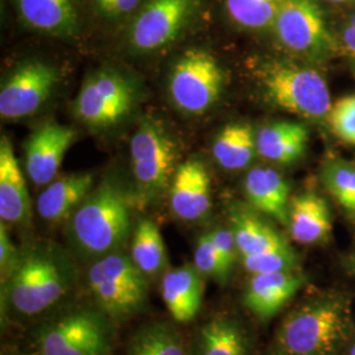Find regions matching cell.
Instances as JSON below:
<instances>
[{
  "label": "cell",
  "instance_id": "10",
  "mask_svg": "<svg viewBox=\"0 0 355 355\" xmlns=\"http://www.w3.org/2000/svg\"><path fill=\"white\" fill-rule=\"evenodd\" d=\"M198 0H145L129 31L135 51H158L171 44L187 26Z\"/></svg>",
  "mask_w": 355,
  "mask_h": 355
},
{
  "label": "cell",
  "instance_id": "23",
  "mask_svg": "<svg viewBox=\"0 0 355 355\" xmlns=\"http://www.w3.org/2000/svg\"><path fill=\"white\" fill-rule=\"evenodd\" d=\"M232 232L241 257L265 253L288 245L279 233L263 220L242 209H237L232 215Z\"/></svg>",
  "mask_w": 355,
  "mask_h": 355
},
{
  "label": "cell",
  "instance_id": "3",
  "mask_svg": "<svg viewBox=\"0 0 355 355\" xmlns=\"http://www.w3.org/2000/svg\"><path fill=\"white\" fill-rule=\"evenodd\" d=\"M259 78L267 99L277 107L309 120H327L331 107L329 87L315 69L274 61L262 67Z\"/></svg>",
  "mask_w": 355,
  "mask_h": 355
},
{
  "label": "cell",
  "instance_id": "29",
  "mask_svg": "<svg viewBox=\"0 0 355 355\" xmlns=\"http://www.w3.org/2000/svg\"><path fill=\"white\" fill-rule=\"evenodd\" d=\"M322 180L330 195L343 208L355 212V165L346 161H330L322 173Z\"/></svg>",
  "mask_w": 355,
  "mask_h": 355
},
{
  "label": "cell",
  "instance_id": "13",
  "mask_svg": "<svg viewBox=\"0 0 355 355\" xmlns=\"http://www.w3.org/2000/svg\"><path fill=\"white\" fill-rule=\"evenodd\" d=\"M76 139L73 128L57 123L42 125L31 136L26 142V173L35 184L44 186L54 180Z\"/></svg>",
  "mask_w": 355,
  "mask_h": 355
},
{
  "label": "cell",
  "instance_id": "15",
  "mask_svg": "<svg viewBox=\"0 0 355 355\" xmlns=\"http://www.w3.org/2000/svg\"><path fill=\"white\" fill-rule=\"evenodd\" d=\"M304 282V277L295 270L254 274L243 293V304L257 318L268 320L290 303Z\"/></svg>",
  "mask_w": 355,
  "mask_h": 355
},
{
  "label": "cell",
  "instance_id": "40",
  "mask_svg": "<svg viewBox=\"0 0 355 355\" xmlns=\"http://www.w3.org/2000/svg\"><path fill=\"white\" fill-rule=\"evenodd\" d=\"M95 1H96V4H98V6H99V4H102L103 1H104V0H95Z\"/></svg>",
  "mask_w": 355,
  "mask_h": 355
},
{
  "label": "cell",
  "instance_id": "27",
  "mask_svg": "<svg viewBox=\"0 0 355 355\" xmlns=\"http://www.w3.org/2000/svg\"><path fill=\"white\" fill-rule=\"evenodd\" d=\"M128 355H190L177 330L167 324H152L136 333Z\"/></svg>",
  "mask_w": 355,
  "mask_h": 355
},
{
  "label": "cell",
  "instance_id": "4",
  "mask_svg": "<svg viewBox=\"0 0 355 355\" xmlns=\"http://www.w3.org/2000/svg\"><path fill=\"white\" fill-rule=\"evenodd\" d=\"M71 279L58 261L33 254L19 261L6 282L8 303L24 316H36L58 303L69 291Z\"/></svg>",
  "mask_w": 355,
  "mask_h": 355
},
{
  "label": "cell",
  "instance_id": "34",
  "mask_svg": "<svg viewBox=\"0 0 355 355\" xmlns=\"http://www.w3.org/2000/svg\"><path fill=\"white\" fill-rule=\"evenodd\" d=\"M19 263V259L16 257V250L13 248L12 242L10 240L8 232L1 223L0 225V267H1V279L6 275V279L3 280V284L11 278L15 268Z\"/></svg>",
  "mask_w": 355,
  "mask_h": 355
},
{
  "label": "cell",
  "instance_id": "26",
  "mask_svg": "<svg viewBox=\"0 0 355 355\" xmlns=\"http://www.w3.org/2000/svg\"><path fill=\"white\" fill-rule=\"evenodd\" d=\"M199 355H246L248 343L241 327L232 318H215L200 331Z\"/></svg>",
  "mask_w": 355,
  "mask_h": 355
},
{
  "label": "cell",
  "instance_id": "11",
  "mask_svg": "<svg viewBox=\"0 0 355 355\" xmlns=\"http://www.w3.org/2000/svg\"><path fill=\"white\" fill-rule=\"evenodd\" d=\"M133 91L121 76L101 71L83 83L74 104L76 116L94 127L112 125L133 107Z\"/></svg>",
  "mask_w": 355,
  "mask_h": 355
},
{
  "label": "cell",
  "instance_id": "41",
  "mask_svg": "<svg viewBox=\"0 0 355 355\" xmlns=\"http://www.w3.org/2000/svg\"><path fill=\"white\" fill-rule=\"evenodd\" d=\"M354 215H355V212H354Z\"/></svg>",
  "mask_w": 355,
  "mask_h": 355
},
{
  "label": "cell",
  "instance_id": "36",
  "mask_svg": "<svg viewBox=\"0 0 355 355\" xmlns=\"http://www.w3.org/2000/svg\"><path fill=\"white\" fill-rule=\"evenodd\" d=\"M139 1L140 0H104L98 7L102 12L114 17L132 12L139 6Z\"/></svg>",
  "mask_w": 355,
  "mask_h": 355
},
{
  "label": "cell",
  "instance_id": "32",
  "mask_svg": "<svg viewBox=\"0 0 355 355\" xmlns=\"http://www.w3.org/2000/svg\"><path fill=\"white\" fill-rule=\"evenodd\" d=\"M193 261H195V267L202 275H207L221 282L228 280V277L224 271L223 262L216 250L209 233L204 234L199 239V241L196 243L195 254H193Z\"/></svg>",
  "mask_w": 355,
  "mask_h": 355
},
{
  "label": "cell",
  "instance_id": "18",
  "mask_svg": "<svg viewBox=\"0 0 355 355\" xmlns=\"http://www.w3.org/2000/svg\"><path fill=\"white\" fill-rule=\"evenodd\" d=\"M245 193L255 209L288 225L290 187L277 170L254 167L245 178Z\"/></svg>",
  "mask_w": 355,
  "mask_h": 355
},
{
  "label": "cell",
  "instance_id": "25",
  "mask_svg": "<svg viewBox=\"0 0 355 355\" xmlns=\"http://www.w3.org/2000/svg\"><path fill=\"white\" fill-rule=\"evenodd\" d=\"M130 258L146 277H154L166 266L167 254L165 242L158 227L150 220H141L137 224Z\"/></svg>",
  "mask_w": 355,
  "mask_h": 355
},
{
  "label": "cell",
  "instance_id": "1",
  "mask_svg": "<svg viewBox=\"0 0 355 355\" xmlns=\"http://www.w3.org/2000/svg\"><path fill=\"white\" fill-rule=\"evenodd\" d=\"M353 333L352 299L322 295L293 309L278 331L282 355H333Z\"/></svg>",
  "mask_w": 355,
  "mask_h": 355
},
{
  "label": "cell",
  "instance_id": "38",
  "mask_svg": "<svg viewBox=\"0 0 355 355\" xmlns=\"http://www.w3.org/2000/svg\"><path fill=\"white\" fill-rule=\"evenodd\" d=\"M349 266H350V271H353L355 274V254L350 258L349 261Z\"/></svg>",
  "mask_w": 355,
  "mask_h": 355
},
{
  "label": "cell",
  "instance_id": "20",
  "mask_svg": "<svg viewBox=\"0 0 355 355\" xmlns=\"http://www.w3.org/2000/svg\"><path fill=\"white\" fill-rule=\"evenodd\" d=\"M92 184V174H76L53 180L38 198V214L46 221H62L85 202Z\"/></svg>",
  "mask_w": 355,
  "mask_h": 355
},
{
  "label": "cell",
  "instance_id": "7",
  "mask_svg": "<svg viewBox=\"0 0 355 355\" xmlns=\"http://www.w3.org/2000/svg\"><path fill=\"white\" fill-rule=\"evenodd\" d=\"M130 161L139 196L150 200L171 184L177 148L164 128L144 121L130 140Z\"/></svg>",
  "mask_w": 355,
  "mask_h": 355
},
{
  "label": "cell",
  "instance_id": "22",
  "mask_svg": "<svg viewBox=\"0 0 355 355\" xmlns=\"http://www.w3.org/2000/svg\"><path fill=\"white\" fill-rule=\"evenodd\" d=\"M26 24L53 35H73L76 12L73 0H17Z\"/></svg>",
  "mask_w": 355,
  "mask_h": 355
},
{
  "label": "cell",
  "instance_id": "33",
  "mask_svg": "<svg viewBox=\"0 0 355 355\" xmlns=\"http://www.w3.org/2000/svg\"><path fill=\"white\" fill-rule=\"evenodd\" d=\"M209 234H211V239L215 245L216 250L220 255V259L223 262L224 271H225L227 277H229V274L232 272L233 265L236 262V254L239 252L233 232H232V229H229V230L218 229V230L211 232Z\"/></svg>",
  "mask_w": 355,
  "mask_h": 355
},
{
  "label": "cell",
  "instance_id": "19",
  "mask_svg": "<svg viewBox=\"0 0 355 355\" xmlns=\"http://www.w3.org/2000/svg\"><path fill=\"white\" fill-rule=\"evenodd\" d=\"M204 283L196 267L186 265L166 272L161 293L168 312L179 322L195 318L203 300Z\"/></svg>",
  "mask_w": 355,
  "mask_h": 355
},
{
  "label": "cell",
  "instance_id": "21",
  "mask_svg": "<svg viewBox=\"0 0 355 355\" xmlns=\"http://www.w3.org/2000/svg\"><path fill=\"white\" fill-rule=\"evenodd\" d=\"M308 139V129L304 124L272 123L258 132L257 153L267 161L292 164L304 154Z\"/></svg>",
  "mask_w": 355,
  "mask_h": 355
},
{
  "label": "cell",
  "instance_id": "8",
  "mask_svg": "<svg viewBox=\"0 0 355 355\" xmlns=\"http://www.w3.org/2000/svg\"><path fill=\"white\" fill-rule=\"evenodd\" d=\"M223 71L208 51L191 49L174 64L170 76V95L179 110L202 114L212 107L221 92Z\"/></svg>",
  "mask_w": 355,
  "mask_h": 355
},
{
  "label": "cell",
  "instance_id": "5",
  "mask_svg": "<svg viewBox=\"0 0 355 355\" xmlns=\"http://www.w3.org/2000/svg\"><path fill=\"white\" fill-rule=\"evenodd\" d=\"M89 290L98 305L111 318H125L137 312L146 300V275L130 257L104 255L89 270Z\"/></svg>",
  "mask_w": 355,
  "mask_h": 355
},
{
  "label": "cell",
  "instance_id": "39",
  "mask_svg": "<svg viewBox=\"0 0 355 355\" xmlns=\"http://www.w3.org/2000/svg\"><path fill=\"white\" fill-rule=\"evenodd\" d=\"M349 355H355V343H353V346L350 347V352H349Z\"/></svg>",
  "mask_w": 355,
  "mask_h": 355
},
{
  "label": "cell",
  "instance_id": "30",
  "mask_svg": "<svg viewBox=\"0 0 355 355\" xmlns=\"http://www.w3.org/2000/svg\"><path fill=\"white\" fill-rule=\"evenodd\" d=\"M242 265L252 275L279 271H293L297 266V257L290 245L268 250L265 253L241 257Z\"/></svg>",
  "mask_w": 355,
  "mask_h": 355
},
{
  "label": "cell",
  "instance_id": "35",
  "mask_svg": "<svg viewBox=\"0 0 355 355\" xmlns=\"http://www.w3.org/2000/svg\"><path fill=\"white\" fill-rule=\"evenodd\" d=\"M340 51L355 60V11L350 13L337 38Z\"/></svg>",
  "mask_w": 355,
  "mask_h": 355
},
{
  "label": "cell",
  "instance_id": "6",
  "mask_svg": "<svg viewBox=\"0 0 355 355\" xmlns=\"http://www.w3.org/2000/svg\"><path fill=\"white\" fill-rule=\"evenodd\" d=\"M272 28L280 44L297 55L327 61L340 51L315 0H282Z\"/></svg>",
  "mask_w": 355,
  "mask_h": 355
},
{
  "label": "cell",
  "instance_id": "14",
  "mask_svg": "<svg viewBox=\"0 0 355 355\" xmlns=\"http://www.w3.org/2000/svg\"><path fill=\"white\" fill-rule=\"evenodd\" d=\"M170 207L184 221L203 218L211 209V179L205 166L189 159L179 166L170 184Z\"/></svg>",
  "mask_w": 355,
  "mask_h": 355
},
{
  "label": "cell",
  "instance_id": "9",
  "mask_svg": "<svg viewBox=\"0 0 355 355\" xmlns=\"http://www.w3.org/2000/svg\"><path fill=\"white\" fill-rule=\"evenodd\" d=\"M108 347L107 320L92 311H78L57 320L40 338V355H105Z\"/></svg>",
  "mask_w": 355,
  "mask_h": 355
},
{
  "label": "cell",
  "instance_id": "24",
  "mask_svg": "<svg viewBox=\"0 0 355 355\" xmlns=\"http://www.w3.org/2000/svg\"><path fill=\"white\" fill-rule=\"evenodd\" d=\"M212 153L218 165L227 170H241L257 153V136L248 124H229L216 137Z\"/></svg>",
  "mask_w": 355,
  "mask_h": 355
},
{
  "label": "cell",
  "instance_id": "16",
  "mask_svg": "<svg viewBox=\"0 0 355 355\" xmlns=\"http://www.w3.org/2000/svg\"><path fill=\"white\" fill-rule=\"evenodd\" d=\"M0 217L12 224H23L31 218L26 179L7 137L0 141Z\"/></svg>",
  "mask_w": 355,
  "mask_h": 355
},
{
  "label": "cell",
  "instance_id": "37",
  "mask_svg": "<svg viewBox=\"0 0 355 355\" xmlns=\"http://www.w3.org/2000/svg\"><path fill=\"white\" fill-rule=\"evenodd\" d=\"M330 3H336V4H347V3H355V0H328Z\"/></svg>",
  "mask_w": 355,
  "mask_h": 355
},
{
  "label": "cell",
  "instance_id": "12",
  "mask_svg": "<svg viewBox=\"0 0 355 355\" xmlns=\"http://www.w3.org/2000/svg\"><path fill=\"white\" fill-rule=\"evenodd\" d=\"M58 74L51 64L28 62L17 67L0 91L3 119H21L35 114L48 101Z\"/></svg>",
  "mask_w": 355,
  "mask_h": 355
},
{
  "label": "cell",
  "instance_id": "17",
  "mask_svg": "<svg viewBox=\"0 0 355 355\" xmlns=\"http://www.w3.org/2000/svg\"><path fill=\"white\" fill-rule=\"evenodd\" d=\"M292 239L315 245L327 241L331 233V214L327 200L313 191L295 196L290 203L288 225Z\"/></svg>",
  "mask_w": 355,
  "mask_h": 355
},
{
  "label": "cell",
  "instance_id": "2",
  "mask_svg": "<svg viewBox=\"0 0 355 355\" xmlns=\"http://www.w3.org/2000/svg\"><path fill=\"white\" fill-rule=\"evenodd\" d=\"M130 204L124 192L104 183L86 198L73 216V233L79 248L91 255H107L127 240Z\"/></svg>",
  "mask_w": 355,
  "mask_h": 355
},
{
  "label": "cell",
  "instance_id": "28",
  "mask_svg": "<svg viewBox=\"0 0 355 355\" xmlns=\"http://www.w3.org/2000/svg\"><path fill=\"white\" fill-rule=\"evenodd\" d=\"M282 0H225L232 20L248 29H266L274 26Z\"/></svg>",
  "mask_w": 355,
  "mask_h": 355
},
{
  "label": "cell",
  "instance_id": "31",
  "mask_svg": "<svg viewBox=\"0 0 355 355\" xmlns=\"http://www.w3.org/2000/svg\"><path fill=\"white\" fill-rule=\"evenodd\" d=\"M327 121L334 136L346 144L355 145V95L333 103Z\"/></svg>",
  "mask_w": 355,
  "mask_h": 355
}]
</instances>
